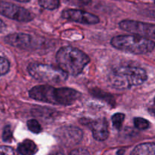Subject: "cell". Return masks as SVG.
I'll use <instances>...</instances> for the list:
<instances>
[{
	"label": "cell",
	"instance_id": "25",
	"mask_svg": "<svg viewBox=\"0 0 155 155\" xmlns=\"http://www.w3.org/2000/svg\"><path fill=\"white\" fill-rule=\"evenodd\" d=\"M154 102H155V98H154Z\"/></svg>",
	"mask_w": 155,
	"mask_h": 155
},
{
	"label": "cell",
	"instance_id": "5",
	"mask_svg": "<svg viewBox=\"0 0 155 155\" xmlns=\"http://www.w3.org/2000/svg\"><path fill=\"white\" fill-rule=\"evenodd\" d=\"M29 74L41 82L50 84H60L68 80V75L61 68L41 63H31L27 67Z\"/></svg>",
	"mask_w": 155,
	"mask_h": 155
},
{
	"label": "cell",
	"instance_id": "21",
	"mask_svg": "<svg viewBox=\"0 0 155 155\" xmlns=\"http://www.w3.org/2000/svg\"><path fill=\"white\" fill-rule=\"evenodd\" d=\"M70 155H89V151L84 148H77L73 150Z\"/></svg>",
	"mask_w": 155,
	"mask_h": 155
},
{
	"label": "cell",
	"instance_id": "19",
	"mask_svg": "<svg viewBox=\"0 0 155 155\" xmlns=\"http://www.w3.org/2000/svg\"><path fill=\"white\" fill-rule=\"evenodd\" d=\"M2 139L4 142H9L12 139V131L9 126H6L4 128L2 133Z\"/></svg>",
	"mask_w": 155,
	"mask_h": 155
},
{
	"label": "cell",
	"instance_id": "23",
	"mask_svg": "<svg viewBox=\"0 0 155 155\" xmlns=\"http://www.w3.org/2000/svg\"><path fill=\"white\" fill-rule=\"evenodd\" d=\"M149 112L152 116H154L155 117V108H151L149 109Z\"/></svg>",
	"mask_w": 155,
	"mask_h": 155
},
{
	"label": "cell",
	"instance_id": "6",
	"mask_svg": "<svg viewBox=\"0 0 155 155\" xmlns=\"http://www.w3.org/2000/svg\"><path fill=\"white\" fill-rule=\"evenodd\" d=\"M119 27L129 33H134L137 36L146 39H155V24L133 20H124L120 21Z\"/></svg>",
	"mask_w": 155,
	"mask_h": 155
},
{
	"label": "cell",
	"instance_id": "4",
	"mask_svg": "<svg viewBox=\"0 0 155 155\" xmlns=\"http://www.w3.org/2000/svg\"><path fill=\"white\" fill-rule=\"evenodd\" d=\"M110 44L117 49L136 54H147L155 48V43L152 40L137 35L115 36L112 38Z\"/></svg>",
	"mask_w": 155,
	"mask_h": 155
},
{
	"label": "cell",
	"instance_id": "14",
	"mask_svg": "<svg viewBox=\"0 0 155 155\" xmlns=\"http://www.w3.org/2000/svg\"><path fill=\"white\" fill-rule=\"evenodd\" d=\"M41 7L48 10H54L59 7L60 2L58 0H42L38 2Z\"/></svg>",
	"mask_w": 155,
	"mask_h": 155
},
{
	"label": "cell",
	"instance_id": "22",
	"mask_svg": "<svg viewBox=\"0 0 155 155\" xmlns=\"http://www.w3.org/2000/svg\"><path fill=\"white\" fill-rule=\"evenodd\" d=\"M6 28V25L1 19H0V33L2 31H4Z\"/></svg>",
	"mask_w": 155,
	"mask_h": 155
},
{
	"label": "cell",
	"instance_id": "17",
	"mask_svg": "<svg viewBox=\"0 0 155 155\" xmlns=\"http://www.w3.org/2000/svg\"><path fill=\"white\" fill-rule=\"evenodd\" d=\"M134 125L139 130H147L150 127V123L144 118L136 117L134 119Z\"/></svg>",
	"mask_w": 155,
	"mask_h": 155
},
{
	"label": "cell",
	"instance_id": "3",
	"mask_svg": "<svg viewBox=\"0 0 155 155\" xmlns=\"http://www.w3.org/2000/svg\"><path fill=\"white\" fill-rule=\"evenodd\" d=\"M148 79L146 71L138 67L123 66L114 68L108 76L109 83L113 87L126 89L139 86Z\"/></svg>",
	"mask_w": 155,
	"mask_h": 155
},
{
	"label": "cell",
	"instance_id": "10",
	"mask_svg": "<svg viewBox=\"0 0 155 155\" xmlns=\"http://www.w3.org/2000/svg\"><path fill=\"white\" fill-rule=\"evenodd\" d=\"M5 41L8 45L21 49L30 48L34 45L33 37L30 35L22 33H16L8 35L5 38Z\"/></svg>",
	"mask_w": 155,
	"mask_h": 155
},
{
	"label": "cell",
	"instance_id": "24",
	"mask_svg": "<svg viewBox=\"0 0 155 155\" xmlns=\"http://www.w3.org/2000/svg\"><path fill=\"white\" fill-rule=\"evenodd\" d=\"M51 155H64V154H61V153H56V154H53Z\"/></svg>",
	"mask_w": 155,
	"mask_h": 155
},
{
	"label": "cell",
	"instance_id": "2",
	"mask_svg": "<svg viewBox=\"0 0 155 155\" xmlns=\"http://www.w3.org/2000/svg\"><path fill=\"white\" fill-rule=\"evenodd\" d=\"M56 61L59 68L68 75L77 76L89 63L90 58L81 50L66 46L58 50L56 54Z\"/></svg>",
	"mask_w": 155,
	"mask_h": 155
},
{
	"label": "cell",
	"instance_id": "15",
	"mask_svg": "<svg viewBox=\"0 0 155 155\" xmlns=\"http://www.w3.org/2000/svg\"><path fill=\"white\" fill-rule=\"evenodd\" d=\"M124 119H125V114H121V113L115 114H114L111 117L113 126L117 129V130H120L121 128H122Z\"/></svg>",
	"mask_w": 155,
	"mask_h": 155
},
{
	"label": "cell",
	"instance_id": "13",
	"mask_svg": "<svg viewBox=\"0 0 155 155\" xmlns=\"http://www.w3.org/2000/svg\"><path fill=\"white\" fill-rule=\"evenodd\" d=\"M130 155H155V143L140 144L135 147Z\"/></svg>",
	"mask_w": 155,
	"mask_h": 155
},
{
	"label": "cell",
	"instance_id": "7",
	"mask_svg": "<svg viewBox=\"0 0 155 155\" xmlns=\"http://www.w3.org/2000/svg\"><path fill=\"white\" fill-rule=\"evenodd\" d=\"M0 15L20 22H29L34 18L27 9L5 1H0Z\"/></svg>",
	"mask_w": 155,
	"mask_h": 155
},
{
	"label": "cell",
	"instance_id": "8",
	"mask_svg": "<svg viewBox=\"0 0 155 155\" xmlns=\"http://www.w3.org/2000/svg\"><path fill=\"white\" fill-rule=\"evenodd\" d=\"M55 137L61 143L68 146L77 145L83 139V131L76 127H63L58 129L55 132Z\"/></svg>",
	"mask_w": 155,
	"mask_h": 155
},
{
	"label": "cell",
	"instance_id": "18",
	"mask_svg": "<svg viewBox=\"0 0 155 155\" xmlns=\"http://www.w3.org/2000/svg\"><path fill=\"white\" fill-rule=\"evenodd\" d=\"M10 69V63L6 58L0 57V77L7 74Z\"/></svg>",
	"mask_w": 155,
	"mask_h": 155
},
{
	"label": "cell",
	"instance_id": "20",
	"mask_svg": "<svg viewBox=\"0 0 155 155\" xmlns=\"http://www.w3.org/2000/svg\"><path fill=\"white\" fill-rule=\"evenodd\" d=\"M15 151L12 147L0 146V155H15Z\"/></svg>",
	"mask_w": 155,
	"mask_h": 155
},
{
	"label": "cell",
	"instance_id": "12",
	"mask_svg": "<svg viewBox=\"0 0 155 155\" xmlns=\"http://www.w3.org/2000/svg\"><path fill=\"white\" fill-rule=\"evenodd\" d=\"M37 151V145L30 139L23 141L18 146V152L21 155H34Z\"/></svg>",
	"mask_w": 155,
	"mask_h": 155
},
{
	"label": "cell",
	"instance_id": "9",
	"mask_svg": "<svg viewBox=\"0 0 155 155\" xmlns=\"http://www.w3.org/2000/svg\"><path fill=\"white\" fill-rule=\"evenodd\" d=\"M61 17L68 21L83 24H95L99 22L98 16L79 9H66L62 12Z\"/></svg>",
	"mask_w": 155,
	"mask_h": 155
},
{
	"label": "cell",
	"instance_id": "16",
	"mask_svg": "<svg viewBox=\"0 0 155 155\" xmlns=\"http://www.w3.org/2000/svg\"><path fill=\"white\" fill-rule=\"evenodd\" d=\"M27 127L30 131L35 134H39L42 132V127L36 120L32 119L27 121Z\"/></svg>",
	"mask_w": 155,
	"mask_h": 155
},
{
	"label": "cell",
	"instance_id": "11",
	"mask_svg": "<svg viewBox=\"0 0 155 155\" xmlns=\"http://www.w3.org/2000/svg\"><path fill=\"white\" fill-rule=\"evenodd\" d=\"M91 130L92 132L94 139L98 141H104L109 136L108 125L104 119L92 121L90 123Z\"/></svg>",
	"mask_w": 155,
	"mask_h": 155
},
{
	"label": "cell",
	"instance_id": "1",
	"mask_svg": "<svg viewBox=\"0 0 155 155\" xmlns=\"http://www.w3.org/2000/svg\"><path fill=\"white\" fill-rule=\"evenodd\" d=\"M29 96L36 101L50 104L71 105L78 99L80 93L71 88H54L49 85H41L32 88L29 91Z\"/></svg>",
	"mask_w": 155,
	"mask_h": 155
}]
</instances>
